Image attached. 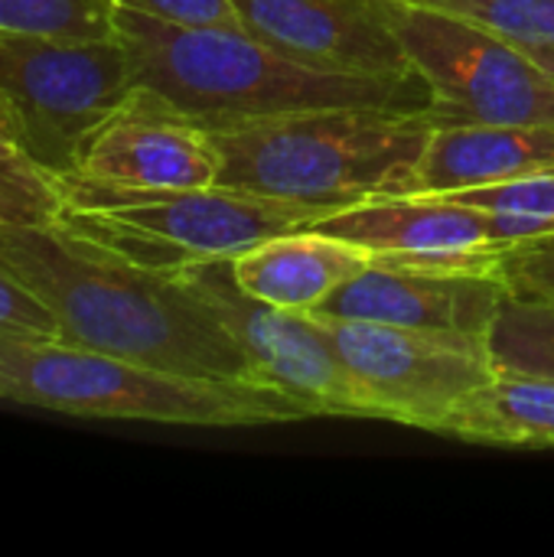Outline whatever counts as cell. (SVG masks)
<instances>
[{
  "label": "cell",
  "instance_id": "16",
  "mask_svg": "<svg viewBox=\"0 0 554 557\" xmlns=\"http://www.w3.org/2000/svg\"><path fill=\"white\" fill-rule=\"evenodd\" d=\"M434 434L467 444L554 450V382L493 375L470 392Z\"/></svg>",
  "mask_w": 554,
  "mask_h": 557
},
{
  "label": "cell",
  "instance_id": "2",
  "mask_svg": "<svg viewBox=\"0 0 554 557\" xmlns=\"http://www.w3.org/2000/svg\"><path fill=\"white\" fill-rule=\"evenodd\" d=\"M111 23L134 82L206 131L330 108L431 111V88L418 72H327L278 52L242 26L170 23L131 7H114Z\"/></svg>",
  "mask_w": 554,
  "mask_h": 557
},
{
  "label": "cell",
  "instance_id": "21",
  "mask_svg": "<svg viewBox=\"0 0 554 557\" xmlns=\"http://www.w3.org/2000/svg\"><path fill=\"white\" fill-rule=\"evenodd\" d=\"M451 199H460V202H470V206H480V209H490V212H503V215L535 219L549 232H554V173L451 193Z\"/></svg>",
  "mask_w": 554,
  "mask_h": 557
},
{
  "label": "cell",
  "instance_id": "10",
  "mask_svg": "<svg viewBox=\"0 0 554 557\" xmlns=\"http://www.w3.org/2000/svg\"><path fill=\"white\" fill-rule=\"evenodd\" d=\"M310 228L346 238L379 261L457 274H500V258L509 248L500 212L418 193L356 202Z\"/></svg>",
  "mask_w": 554,
  "mask_h": 557
},
{
  "label": "cell",
  "instance_id": "6",
  "mask_svg": "<svg viewBox=\"0 0 554 557\" xmlns=\"http://www.w3.org/2000/svg\"><path fill=\"white\" fill-rule=\"evenodd\" d=\"M137 88L118 36L72 42L0 29V140L56 180L82 140Z\"/></svg>",
  "mask_w": 554,
  "mask_h": 557
},
{
  "label": "cell",
  "instance_id": "26",
  "mask_svg": "<svg viewBox=\"0 0 554 557\" xmlns=\"http://www.w3.org/2000/svg\"><path fill=\"white\" fill-rule=\"evenodd\" d=\"M0 144H3V140H0Z\"/></svg>",
  "mask_w": 554,
  "mask_h": 557
},
{
  "label": "cell",
  "instance_id": "20",
  "mask_svg": "<svg viewBox=\"0 0 554 557\" xmlns=\"http://www.w3.org/2000/svg\"><path fill=\"white\" fill-rule=\"evenodd\" d=\"M62 212L59 180L0 144V225L52 222Z\"/></svg>",
  "mask_w": 554,
  "mask_h": 557
},
{
  "label": "cell",
  "instance_id": "25",
  "mask_svg": "<svg viewBox=\"0 0 554 557\" xmlns=\"http://www.w3.org/2000/svg\"><path fill=\"white\" fill-rule=\"evenodd\" d=\"M529 55H535L549 72L554 75V46H539V49H529Z\"/></svg>",
  "mask_w": 554,
  "mask_h": 557
},
{
  "label": "cell",
  "instance_id": "18",
  "mask_svg": "<svg viewBox=\"0 0 554 557\" xmlns=\"http://www.w3.org/2000/svg\"><path fill=\"white\" fill-rule=\"evenodd\" d=\"M111 0H0V29L72 42L114 36Z\"/></svg>",
  "mask_w": 554,
  "mask_h": 557
},
{
  "label": "cell",
  "instance_id": "15",
  "mask_svg": "<svg viewBox=\"0 0 554 557\" xmlns=\"http://www.w3.org/2000/svg\"><path fill=\"white\" fill-rule=\"evenodd\" d=\"M372 261L359 245L320 228L271 235L232 258L238 287L264 304L313 313L336 287Z\"/></svg>",
  "mask_w": 554,
  "mask_h": 557
},
{
  "label": "cell",
  "instance_id": "11",
  "mask_svg": "<svg viewBox=\"0 0 554 557\" xmlns=\"http://www.w3.org/2000/svg\"><path fill=\"white\" fill-rule=\"evenodd\" d=\"M212 134L147 88H134L85 140L72 173L134 189H196L219 180Z\"/></svg>",
  "mask_w": 554,
  "mask_h": 557
},
{
  "label": "cell",
  "instance_id": "22",
  "mask_svg": "<svg viewBox=\"0 0 554 557\" xmlns=\"http://www.w3.org/2000/svg\"><path fill=\"white\" fill-rule=\"evenodd\" d=\"M500 277L513 294L554 300V232L509 245L500 258Z\"/></svg>",
  "mask_w": 554,
  "mask_h": 557
},
{
  "label": "cell",
  "instance_id": "5",
  "mask_svg": "<svg viewBox=\"0 0 554 557\" xmlns=\"http://www.w3.org/2000/svg\"><path fill=\"white\" fill-rule=\"evenodd\" d=\"M59 193L62 222L160 271H180L202 258H235L271 235L310 228L333 215L323 206L271 199L222 183L134 189L65 173L59 176Z\"/></svg>",
  "mask_w": 554,
  "mask_h": 557
},
{
  "label": "cell",
  "instance_id": "7",
  "mask_svg": "<svg viewBox=\"0 0 554 557\" xmlns=\"http://www.w3.org/2000/svg\"><path fill=\"white\" fill-rule=\"evenodd\" d=\"M392 23L438 124H554V75L516 42L418 0H392Z\"/></svg>",
  "mask_w": 554,
  "mask_h": 557
},
{
  "label": "cell",
  "instance_id": "9",
  "mask_svg": "<svg viewBox=\"0 0 554 557\" xmlns=\"http://www.w3.org/2000/svg\"><path fill=\"white\" fill-rule=\"evenodd\" d=\"M219 317L248 359L251 379L297 401L310 418H372V405L336 356L313 313L284 310L245 294L232 258H202L176 271Z\"/></svg>",
  "mask_w": 554,
  "mask_h": 557
},
{
  "label": "cell",
  "instance_id": "4",
  "mask_svg": "<svg viewBox=\"0 0 554 557\" xmlns=\"http://www.w3.org/2000/svg\"><path fill=\"white\" fill-rule=\"evenodd\" d=\"M0 398L72 418L180 428H264L310 418L251 379H199L82 349L62 339L0 333Z\"/></svg>",
  "mask_w": 554,
  "mask_h": 557
},
{
  "label": "cell",
  "instance_id": "1",
  "mask_svg": "<svg viewBox=\"0 0 554 557\" xmlns=\"http://www.w3.org/2000/svg\"><path fill=\"white\" fill-rule=\"evenodd\" d=\"M0 264L52 310L62 343L180 375L251 379L238 343L176 271L131 261L62 219L0 225Z\"/></svg>",
  "mask_w": 554,
  "mask_h": 557
},
{
  "label": "cell",
  "instance_id": "17",
  "mask_svg": "<svg viewBox=\"0 0 554 557\" xmlns=\"http://www.w3.org/2000/svg\"><path fill=\"white\" fill-rule=\"evenodd\" d=\"M483 343L496 375L554 382V300L506 290Z\"/></svg>",
  "mask_w": 554,
  "mask_h": 557
},
{
  "label": "cell",
  "instance_id": "3",
  "mask_svg": "<svg viewBox=\"0 0 554 557\" xmlns=\"http://www.w3.org/2000/svg\"><path fill=\"white\" fill-rule=\"evenodd\" d=\"M434 127L431 111L330 108L209 131L222 157L216 183L333 212L408 196Z\"/></svg>",
  "mask_w": 554,
  "mask_h": 557
},
{
  "label": "cell",
  "instance_id": "14",
  "mask_svg": "<svg viewBox=\"0 0 554 557\" xmlns=\"http://www.w3.org/2000/svg\"><path fill=\"white\" fill-rule=\"evenodd\" d=\"M542 173H554V124H438L411 193L451 196Z\"/></svg>",
  "mask_w": 554,
  "mask_h": 557
},
{
  "label": "cell",
  "instance_id": "19",
  "mask_svg": "<svg viewBox=\"0 0 554 557\" xmlns=\"http://www.w3.org/2000/svg\"><path fill=\"white\" fill-rule=\"evenodd\" d=\"M424 7L470 20L519 49L554 46V0H418Z\"/></svg>",
  "mask_w": 554,
  "mask_h": 557
},
{
  "label": "cell",
  "instance_id": "12",
  "mask_svg": "<svg viewBox=\"0 0 554 557\" xmlns=\"http://www.w3.org/2000/svg\"><path fill=\"white\" fill-rule=\"evenodd\" d=\"M255 39L327 72H415L392 23V0H232Z\"/></svg>",
  "mask_w": 554,
  "mask_h": 557
},
{
  "label": "cell",
  "instance_id": "23",
  "mask_svg": "<svg viewBox=\"0 0 554 557\" xmlns=\"http://www.w3.org/2000/svg\"><path fill=\"white\" fill-rule=\"evenodd\" d=\"M0 333L59 339V320L52 317V310L26 284H20L3 264H0Z\"/></svg>",
  "mask_w": 554,
  "mask_h": 557
},
{
  "label": "cell",
  "instance_id": "13",
  "mask_svg": "<svg viewBox=\"0 0 554 557\" xmlns=\"http://www.w3.org/2000/svg\"><path fill=\"white\" fill-rule=\"evenodd\" d=\"M506 290L500 274H457L372 258L313 313L487 336Z\"/></svg>",
  "mask_w": 554,
  "mask_h": 557
},
{
  "label": "cell",
  "instance_id": "24",
  "mask_svg": "<svg viewBox=\"0 0 554 557\" xmlns=\"http://www.w3.org/2000/svg\"><path fill=\"white\" fill-rule=\"evenodd\" d=\"M114 7H131L157 20L189 23V26H242L232 0H111Z\"/></svg>",
  "mask_w": 554,
  "mask_h": 557
},
{
  "label": "cell",
  "instance_id": "8",
  "mask_svg": "<svg viewBox=\"0 0 554 557\" xmlns=\"http://www.w3.org/2000/svg\"><path fill=\"white\" fill-rule=\"evenodd\" d=\"M317 320L379 421L434 434L470 392L496 375L483 336L336 317Z\"/></svg>",
  "mask_w": 554,
  "mask_h": 557
}]
</instances>
